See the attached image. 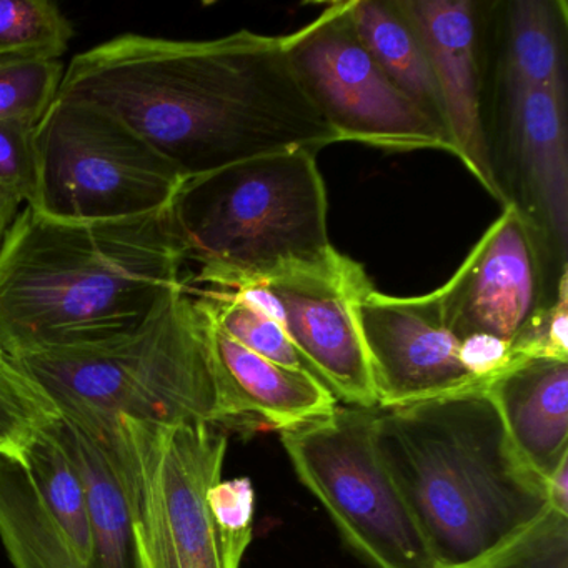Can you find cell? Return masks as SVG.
Wrapping results in <instances>:
<instances>
[{
  "mask_svg": "<svg viewBox=\"0 0 568 568\" xmlns=\"http://www.w3.org/2000/svg\"><path fill=\"white\" fill-rule=\"evenodd\" d=\"M470 568H568V517L548 510L510 544Z\"/></svg>",
  "mask_w": 568,
  "mask_h": 568,
  "instance_id": "25",
  "label": "cell"
},
{
  "mask_svg": "<svg viewBox=\"0 0 568 568\" xmlns=\"http://www.w3.org/2000/svg\"><path fill=\"white\" fill-rule=\"evenodd\" d=\"M425 45L455 158L500 202L485 145L484 45L478 0H395Z\"/></svg>",
  "mask_w": 568,
  "mask_h": 568,
  "instance_id": "14",
  "label": "cell"
},
{
  "mask_svg": "<svg viewBox=\"0 0 568 568\" xmlns=\"http://www.w3.org/2000/svg\"><path fill=\"white\" fill-rule=\"evenodd\" d=\"M11 361L58 408L168 424L204 422L221 428L207 315L185 278L132 331Z\"/></svg>",
  "mask_w": 568,
  "mask_h": 568,
  "instance_id": "5",
  "label": "cell"
},
{
  "mask_svg": "<svg viewBox=\"0 0 568 568\" xmlns=\"http://www.w3.org/2000/svg\"><path fill=\"white\" fill-rule=\"evenodd\" d=\"M485 145L500 204L568 262V88L484 84Z\"/></svg>",
  "mask_w": 568,
  "mask_h": 568,
  "instance_id": "10",
  "label": "cell"
},
{
  "mask_svg": "<svg viewBox=\"0 0 568 568\" xmlns=\"http://www.w3.org/2000/svg\"><path fill=\"white\" fill-rule=\"evenodd\" d=\"M94 418L124 495L138 568H241L247 541L215 524L207 494L222 480L229 435L204 422Z\"/></svg>",
  "mask_w": 568,
  "mask_h": 568,
  "instance_id": "6",
  "label": "cell"
},
{
  "mask_svg": "<svg viewBox=\"0 0 568 568\" xmlns=\"http://www.w3.org/2000/svg\"><path fill=\"white\" fill-rule=\"evenodd\" d=\"M550 510L568 517V457L545 480Z\"/></svg>",
  "mask_w": 568,
  "mask_h": 568,
  "instance_id": "30",
  "label": "cell"
},
{
  "mask_svg": "<svg viewBox=\"0 0 568 568\" xmlns=\"http://www.w3.org/2000/svg\"><path fill=\"white\" fill-rule=\"evenodd\" d=\"M368 285L364 267L337 251L324 264L288 268L257 284L221 291L277 321L312 374L335 397L355 407L377 408L357 318L358 297Z\"/></svg>",
  "mask_w": 568,
  "mask_h": 568,
  "instance_id": "11",
  "label": "cell"
},
{
  "mask_svg": "<svg viewBox=\"0 0 568 568\" xmlns=\"http://www.w3.org/2000/svg\"><path fill=\"white\" fill-rule=\"evenodd\" d=\"M207 321L222 430L258 418L282 432L328 417L338 407L334 392L315 375L254 354L224 334L209 315Z\"/></svg>",
  "mask_w": 568,
  "mask_h": 568,
  "instance_id": "15",
  "label": "cell"
},
{
  "mask_svg": "<svg viewBox=\"0 0 568 568\" xmlns=\"http://www.w3.org/2000/svg\"><path fill=\"white\" fill-rule=\"evenodd\" d=\"M347 9L362 44L388 78L447 132L430 59L395 0H351Z\"/></svg>",
  "mask_w": 568,
  "mask_h": 568,
  "instance_id": "20",
  "label": "cell"
},
{
  "mask_svg": "<svg viewBox=\"0 0 568 568\" xmlns=\"http://www.w3.org/2000/svg\"><path fill=\"white\" fill-rule=\"evenodd\" d=\"M460 361L465 371L485 385L514 364L510 344L491 335H470L460 341Z\"/></svg>",
  "mask_w": 568,
  "mask_h": 568,
  "instance_id": "29",
  "label": "cell"
},
{
  "mask_svg": "<svg viewBox=\"0 0 568 568\" xmlns=\"http://www.w3.org/2000/svg\"><path fill=\"white\" fill-rule=\"evenodd\" d=\"M58 98L114 115L185 179L337 142L298 84L282 36H118L72 59Z\"/></svg>",
  "mask_w": 568,
  "mask_h": 568,
  "instance_id": "1",
  "label": "cell"
},
{
  "mask_svg": "<svg viewBox=\"0 0 568 568\" xmlns=\"http://www.w3.org/2000/svg\"><path fill=\"white\" fill-rule=\"evenodd\" d=\"M207 501L215 524L225 535L251 544L255 507L251 478L217 481L209 490Z\"/></svg>",
  "mask_w": 568,
  "mask_h": 568,
  "instance_id": "28",
  "label": "cell"
},
{
  "mask_svg": "<svg viewBox=\"0 0 568 568\" xmlns=\"http://www.w3.org/2000/svg\"><path fill=\"white\" fill-rule=\"evenodd\" d=\"M59 412L62 438L88 494L94 537L92 568H138L124 495L94 418L78 408Z\"/></svg>",
  "mask_w": 568,
  "mask_h": 568,
  "instance_id": "18",
  "label": "cell"
},
{
  "mask_svg": "<svg viewBox=\"0 0 568 568\" xmlns=\"http://www.w3.org/2000/svg\"><path fill=\"white\" fill-rule=\"evenodd\" d=\"M282 44L298 84L337 142L455 155L447 132L395 85L362 44L347 2L325 6L314 21L282 36Z\"/></svg>",
  "mask_w": 568,
  "mask_h": 568,
  "instance_id": "9",
  "label": "cell"
},
{
  "mask_svg": "<svg viewBox=\"0 0 568 568\" xmlns=\"http://www.w3.org/2000/svg\"><path fill=\"white\" fill-rule=\"evenodd\" d=\"M565 287L568 262L514 205H504L450 281L434 292L458 341L484 334L510 344Z\"/></svg>",
  "mask_w": 568,
  "mask_h": 568,
  "instance_id": "12",
  "label": "cell"
},
{
  "mask_svg": "<svg viewBox=\"0 0 568 568\" xmlns=\"http://www.w3.org/2000/svg\"><path fill=\"white\" fill-rule=\"evenodd\" d=\"M185 262L172 204L99 222L26 207L0 248V352L16 358L132 331L184 281Z\"/></svg>",
  "mask_w": 568,
  "mask_h": 568,
  "instance_id": "2",
  "label": "cell"
},
{
  "mask_svg": "<svg viewBox=\"0 0 568 568\" xmlns=\"http://www.w3.org/2000/svg\"><path fill=\"white\" fill-rule=\"evenodd\" d=\"M74 38L49 0H0V61H59Z\"/></svg>",
  "mask_w": 568,
  "mask_h": 568,
  "instance_id": "22",
  "label": "cell"
},
{
  "mask_svg": "<svg viewBox=\"0 0 568 568\" xmlns=\"http://www.w3.org/2000/svg\"><path fill=\"white\" fill-rule=\"evenodd\" d=\"M510 351L514 362L538 357L568 361V287L510 342Z\"/></svg>",
  "mask_w": 568,
  "mask_h": 568,
  "instance_id": "27",
  "label": "cell"
},
{
  "mask_svg": "<svg viewBox=\"0 0 568 568\" xmlns=\"http://www.w3.org/2000/svg\"><path fill=\"white\" fill-rule=\"evenodd\" d=\"M481 45L484 84L567 85V2H484Z\"/></svg>",
  "mask_w": 568,
  "mask_h": 568,
  "instance_id": "16",
  "label": "cell"
},
{
  "mask_svg": "<svg viewBox=\"0 0 568 568\" xmlns=\"http://www.w3.org/2000/svg\"><path fill=\"white\" fill-rule=\"evenodd\" d=\"M0 541L14 568H92L54 517L21 458L0 455Z\"/></svg>",
  "mask_w": 568,
  "mask_h": 568,
  "instance_id": "19",
  "label": "cell"
},
{
  "mask_svg": "<svg viewBox=\"0 0 568 568\" xmlns=\"http://www.w3.org/2000/svg\"><path fill=\"white\" fill-rule=\"evenodd\" d=\"M317 152H277L185 179L172 217L185 261L201 265L189 284L237 288L337 254Z\"/></svg>",
  "mask_w": 568,
  "mask_h": 568,
  "instance_id": "4",
  "label": "cell"
},
{
  "mask_svg": "<svg viewBox=\"0 0 568 568\" xmlns=\"http://www.w3.org/2000/svg\"><path fill=\"white\" fill-rule=\"evenodd\" d=\"M357 318L377 408L484 387L462 365L460 341L445 325L435 292L394 297L371 284L358 297Z\"/></svg>",
  "mask_w": 568,
  "mask_h": 568,
  "instance_id": "13",
  "label": "cell"
},
{
  "mask_svg": "<svg viewBox=\"0 0 568 568\" xmlns=\"http://www.w3.org/2000/svg\"><path fill=\"white\" fill-rule=\"evenodd\" d=\"M32 211L69 222L119 221L169 207L184 174L98 105L58 98L34 128Z\"/></svg>",
  "mask_w": 568,
  "mask_h": 568,
  "instance_id": "7",
  "label": "cell"
},
{
  "mask_svg": "<svg viewBox=\"0 0 568 568\" xmlns=\"http://www.w3.org/2000/svg\"><path fill=\"white\" fill-rule=\"evenodd\" d=\"M59 418L61 412L52 398L0 352V455L22 457Z\"/></svg>",
  "mask_w": 568,
  "mask_h": 568,
  "instance_id": "23",
  "label": "cell"
},
{
  "mask_svg": "<svg viewBox=\"0 0 568 568\" xmlns=\"http://www.w3.org/2000/svg\"><path fill=\"white\" fill-rule=\"evenodd\" d=\"M34 124L0 122V191L31 207L38 191Z\"/></svg>",
  "mask_w": 568,
  "mask_h": 568,
  "instance_id": "26",
  "label": "cell"
},
{
  "mask_svg": "<svg viewBox=\"0 0 568 568\" xmlns=\"http://www.w3.org/2000/svg\"><path fill=\"white\" fill-rule=\"evenodd\" d=\"M61 61H0V122L38 124L64 79Z\"/></svg>",
  "mask_w": 568,
  "mask_h": 568,
  "instance_id": "24",
  "label": "cell"
},
{
  "mask_svg": "<svg viewBox=\"0 0 568 568\" xmlns=\"http://www.w3.org/2000/svg\"><path fill=\"white\" fill-rule=\"evenodd\" d=\"M484 390L521 460L547 480L568 457V361L521 358Z\"/></svg>",
  "mask_w": 568,
  "mask_h": 568,
  "instance_id": "17",
  "label": "cell"
},
{
  "mask_svg": "<svg viewBox=\"0 0 568 568\" xmlns=\"http://www.w3.org/2000/svg\"><path fill=\"white\" fill-rule=\"evenodd\" d=\"M21 202L16 201L11 195L0 191V248L4 244L6 235H8L9 229L14 224L16 219L19 215V209H21Z\"/></svg>",
  "mask_w": 568,
  "mask_h": 568,
  "instance_id": "31",
  "label": "cell"
},
{
  "mask_svg": "<svg viewBox=\"0 0 568 568\" xmlns=\"http://www.w3.org/2000/svg\"><path fill=\"white\" fill-rule=\"evenodd\" d=\"M377 440L437 568L480 564L550 510L484 387L378 408Z\"/></svg>",
  "mask_w": 568,
  "mask_h": 568,
  "instance_id": "3",
  "label": "cell"
},
{
  "mask_svg": "<svg viewBox=\"0 0 568 568\" xmlns=\"http://www.w3.org/2000/svg\"><path fill=\"white\" fill-rule=\"evenodd\" d=\"M185 284L209 318L242 347L275 364L312 374L307 362L298 354L282 325L271 315L221 288L199 287L187 281Z\"/></svg>",
  "mask_w": 568,
  "mask_h": 568,
  "instance_id": "21",
  "label": "cell"
},
{
  "mask_svg": "<svg viewBox=\"0 0 568 568\" xmlns=\"http://www.w3.org/2000/svg\"><path fill=\"white\" fill-rule=\"evenodd\" d=\"M378 408L337 407L278 432L302 484L375 568H437L377 440Z\"/></svg>",
  "mask_w": 568,
  "mask_h": 568,
  "instance_id": "8",
  "label": "cell"
}]
</instances>
